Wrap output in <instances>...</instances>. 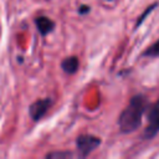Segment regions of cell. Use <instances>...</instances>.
Returning <instances> with one entry per match:
<instances>
[{
    "mask_svg": "<svg viewBox=\"0 0 159 159\" xmlns=\"http://www.w3.org/2000/svg\"><path fill=\"white\" fill-rule=\"evenodd\" d=\"M35 24H36V27L39 30V32L45 36L50 32H52V30L55 29V22L48 19L47 16H39L35 19Z\"/></svg>",
    "mask_w": 159,
    "mask_h": 159,
    "instance_id": "5b68a950",
    "label": "cell"
},
{
    "mask_svg": "<svg viewBox=\"0 0 159 159\" xmlns=\"http://www.w3.org/2000/svg\"><path fill=\"white\" fill-rule=\"evenodd\" d=\"M158 133H159V98L150 107V111L148 113V125L145 128L144 137L147 139H150Z\"/></svg>",
    "mask_w": 159,
    "mask_h": 159,
    "instance_id": "7a4b0ae2",
    "label": "cell"
},
{
    "mask_svg": "<svg viewBox=\"0 0 159 159\" xmlns=\"http://www.w3.org/2000/svg\"><path fill=\"white\" fill-rule=\"evenodd\" d=\"M78 66H80V61H78V58L75 57V56H71V57L65 58V60L62 61V63H61L62 70H63L66 73H70V75L75 73V72L78 70Z\"/></svg>",
    "mask_w": 159,
    "mask_h": 159,
    "instance_id": "8992f818",
    "label": "cell"
},
{
    "mask_svg": "<svg viewBox=\"0 0 159 159\" xmlns=\"http://www.w3.org/2000/svg\"><path fill=\"white\" fill-rule=\"evenodd\" d=\"M148 107V101L147 97L142 94L134 96L127 107L123 109L118 118V124L119 128L123 133H132L134 132L142 122V117Z\"/></svg>",
    "mask_w": 159,
    "mask_h": 159,
    "instance_id": "6da1fadb",
    "label": "cell"
},
{
    "mask_svg": "<svg viewBox=\"0 0 159 159\" xmlns=\"http://www.w3.org/2000/svg\"><path fill=\"white\" fill-rule=\"evenodd\" d=\"M144 56H149V57H158L159 56V40L155 41L152 46H149L145 50Z\"/></svg>",
    "mask_w": 159,
    "mask_h": 159,
    "instance_id": "52a82bcc",
    "label": "cell"
},
{
    "mask_svg": "<svg viewBox=\"0 0 159 159\" xmlns=\"http://www.w3.org/2000/svg\"><path fill=\"white\" fill-rule=\"evenodd\" d=\"M154 6H155V5H153V6H150V7H148V9H147V11H145V12H144V14H143V15H142V16H140L139 19H138V24H140V22L143 21V19L145 17V15H148V14H149V12L152 11V9H153Z\"/></svg>",
    "mask_w": 159,
    "mask_h": 159,
    "instance_id": "9c48e42d",
    "label": "cell"
},
{
    "mask_svg": "<svg viewBox=\"0 0 159 159\" xmlns=\"http://www.w3.org/2000/svg\"><path fill=\"white\" fill-rule=\"evenodd\" d=\"M99 144H101V139L98 137H94L91 134H82L76 140L77 149L82 157H86L89 153H92Z\"/></svg>",
    "mask_w": 159,
    "mask_h": 159,
    "instance_id": "3957f363",
    "label": "cell"
},
{
    "mask_svg": "<svg viewBox=\"0 0 159 159\" xmlns=\"http://www.w3.org/2000/svg\"><path fill=\"white\" fill-rule=\"evenodd\" d=\"M78 11H80L81 14H86V12H88V11H89V7H88V6H81Z\"/></svg>",
    "mask_w": 159,
    "mask_h": 159,
    "instance_id": "30bf717a",
    "label": "cell"
},
{
    "mask_svg": "<svg viewBox=\"0 0 159 159\" xmlns=\"http://www.w3.org/2000/svg\"><path fill=\"white\" fill-rule=\"evenodd\" d=\"M72 155L73 154L70 153V152H55V153L47 154L46 158H50V159H62V158H70Z\"/></svg>",
    "mask_w": 159,
    "mask_h": 159,
    "instance_id": "ba28073f",
    "label": "cell"
},
{
    "mask_svg": "<svg viewBox=\"0 0 159 159\" xmlns=\"http://www.w3.org/2000/svg\"><path fill=\"white\" fill-rule=\"evenodd\" d=\"M51 104H52L51 98L39 99V101L34 102V103L30 106V108H29L30 117H31L35 122L40 120V119L46 114V112L48 111V108H50V106H51Z\"/></svg>",
    "mask_w": 159,
    "mask_h": 159,
    "instance_id": "277c9868",
    "label": "cell"
}]
</instances>
